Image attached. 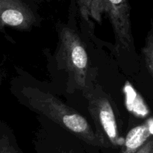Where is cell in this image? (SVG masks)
<instances>
[{
  "label": "cell",
  "mask_w": 153,
  "mask_h": 153,
  "mask_svg": "<svg viewBox=\"0 0 153 153\" xmlns=\"http://www.w3.org/2000/svg\"><path fill=\"white\" fill-rule=\"evenodd\" d=\"M22 94L32 110L56 123L88 144L100 147L108 146L94 131L86 118L55 96L32 87L24 88Z\"/></svg>",
  "instance_id": "cell-1"
},
{
  "label": "cell",
  "mask_w": 153,
  "mask_h": 153,
  "mask_svg": "<svg viewBox=\"0 0 153 153\" xmlns=\"http://www.w3.org/2000/svg\"><path fill=\"white\" fill-rule=\"evenodd\" d=\"M57 61L68 73L73 84L85 91L88 85L90 61L84 43L74 29L67 25L58 27Z\"/></svg>",
  "instance_id": "cell-2"
},
{
  "label": "cell",
  "mask_w": 153,
  "mask_h": 153,
  "mask_svg": "<svg viewBox=\"0 0 153 153\" xmlns=\"http://www.w3.org/2000/svg\"><path fill=\"white\" fill-rule=\"evenodd\" d=\"M84 96L88 102V110L97 128V134L108 145L124 144L120 136L113 105L108 96L101 90L87 88Z\"/></svg>",
  "instance_id": "cell-3"
},
{
  "label": "cell",
  "mask_w": 153,
  "mask_h": 153,
  "mask_svg": "<svg viewBox=\"0 0 153 153\" xmlns=\"http://www.w3.org/2000/svg\"><path fill=\"white\" fill-rule=\"evenodd\" d=\"M116 39V47L128 49L132 43L130 7L128 0H106V11Z\"/></svg>",
  "instance_id": "cell-4"
},
{
  "label": "cell",
  "mask_w": 153,
  "mask_h": 153,
  "mask_svg": "<svg viewBox=\"0 0 153 153\" xmlns=\"http://www.w3.org/2000/svg\"><path fill=\"white\" fill-rule=\"evenodd\" d=\"M1 26H10L19 31L30 30L36 18L31 9L22 0H0Z\"/></svg>",
  "instance_id": "cell-5"
},
{
  "label": "cell",
  "mask_w": 153,
  "mask_h": 153,
  "mask_svg": "<svg viewBox=\"0 0 153 153\" xmlns=\"http://www.w3.org/2000/svg\"><path fill=\"white\" fill-rule=\"evenodd\" d=\"M150 134H153V122L135 127L129 131L124 142L123 153H134L137 152L145 143Z\"/></svg>",
  "instance_id": "cell-6"
},
{
  "label": "cell",
  "mask_w": 153,
  "mask_h": 153,
  "mask_svg": "<svg viewBox=\"0 0 153 153\" xmlns=\"http://www.w3.org/2000/svg\"><path fill=\"white\" fill-rule=\"evenodd\" d=\"M77 5L82 19L101 23L106 11V0H77Z\"/></svg>",
  "instance_id": "cell-7"
},
{
  "label": "cell",
  "mask_w": 153,
  "mask_h": 153,
  "mask_svg": "<svg viewBox=\"0 0 153 153\" xmlns=\"http://www.w3.org/2000/svg\"><path fill=\"white\" fill-rule=\"evenodd\" d=\"M142 52L146 67L153 79V34L148 37L146 45L143 48Z\"/></svg>",
  "instance_id": "cell-8"
},
{
  "label": "cell",
  "mask_w": 153,
  "mask_h": 153,
  "mask_svg": "<svg viewBox=\"0 0 153 153\" xmlns=\"http://www.w3.org/2000/svg\"><path fill=\"white\" fill-rule=\"evenodd\" d=\"M0 153H21L12 144L8 136L2 134L0 139Z\"/></svg>",
  "instance_id": "cell-9"
}]
</instances>
